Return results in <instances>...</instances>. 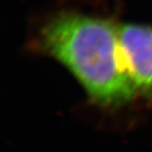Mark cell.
Returning <instances> with one entry per match:
<instances>
[{"label":"cell","mask_w":152,"mask_h":152,"mask_svg":"<svg viewBox=\"0 0 152 152\" xmlns=\"http://www.w3.org/2000/svg\"><path fill=\"white\" fill-rule=\"evenodd\" d=\"M39 44L73 74L96 102L119 104L136 93L121 58L118 26L110 21L59 14L40 30Z\"/></svg>","instance_id":"obj_1"},{"label":"cell","mask_w":152,"mask_h":152,"mask_svg":"<svg viewBox=\"0 0 152 152\" xmlns=\"http://www.w3.org/2000/svg\"><path fill=\"white\" fill-rule=\"evenodd\" d=\"M121 58L136 91L152 92V26H118Z\"/></svg>","instance_id":"obj_2"}]
</instances>
